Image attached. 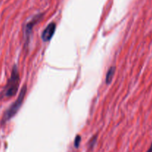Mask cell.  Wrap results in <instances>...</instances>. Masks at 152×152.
I'll list each match as a JSON object with an SVG mask.
<instances>
[{
	"label": "cell",
	"mask_w": 152,
	"mask_h": 152,
	"mask_svg": "<svg viewBox=\"0 0 152 152\" xmlns=\"http://www.w3.org/2000/svg\"><path fill=\"white\" fill-rule=\"evenodd\" d=\"M42 14L37 15V16H35V17L33 18V19L26 25L25 30V39H26V41H28V39H29L30 35H31L33 27L37 23V22L39 21V19L42 18Z\"/></svg>",
	"instance_id": "277c9868"
},
{
	"label": "cell",
	"mask_w": 152,
	"mask_h": 152,
	"mask_svg": "<svg viewBox=\"0 0 152 152\" xmlns=\"http://www.w3.org/2000/svg\"><path fill=\"white\" fill-rule=\"evenodd\" d=\"M115 67L112 66L109 68L106 74V77H105V83L106 84H110L112 81V79L114 77V74H115Z\"/></svg>",
	"instance_id": "5b68a950"
},
{
	"label": "cell",
	"mask_w": 152,
	"mask_h": 152,
	"mask_svg": "<svg viewBox=\"0 0 152 152\" xmlns=\"http://www.w3.org/2000/svg\"><path fill=\"white\" fill-rule=\"evenodd\" d=\"M147 152H152V142L151 144V146H150V148H148V150L147 151Z\"/></svg>",
	"instance_id": "ba28073f"
},
{
	"label": "cell",
	"mask_w": 152,
	"mask_h": 152,
	"mask_svg": "<svg viewBox=\"0 0 152 152\" xmlns=\"http://www.w3.org/2000/svg\"><path fill=\"white\" fill-rule=\"evenodd\" d=\"M55 30H56V24L54 22H50L43 31L42 34V39L44 42L50 41L54 34Z\"/></svg>",
	"instance_id": "3957f363"
},
{
	"label": "cell",
	"mask_w": 152,
	"mask_h": 152,
	"mask_svg": "<svg viewBox=\"0 0 152 152\" xmlns=\"http://www.w3.org/2000/svg\"><path fill=\"white\" fill-rule=\"evenodd\" d=\"M27 91V87L26 86H24L21 89V91L19 93V96H18L17 99L7 108L5 111V112L4 113V115L2 117V120H1V124H4L6 122H7L8 120H10V119L13 118L15 115L16 114V113L18 112V111L19 110V108L22 106V103L24 102V99H25V94H26Z\"/></svg>",
	"instance_id": "7a4b0ae2"
},
{
	"label": "cell",
	"mask_w": 152,
	"mask_h": 152,
	"mask_svg": "<svg viewBox=\"0 0 152 152\" xmlns=\"http://www.w3.org/2000/svg\"><path fill=\"white\" fill-rule=\"evenodd\" d=\"M19 73L18 71L17 66L16 65H13L12 68L11 74L7 81V84L4 86V89L1 93V98H10L13 97L17 93L18 88L19 86Z\"/></svg>",
	"instance_id": "6da1fadb"
},
{
	"label": "cell",
	"mask_w": 152,
	"mask_h": 152,
	"mask_svg": "<svg viewBox=\"0 0 152 152\" xmlns=\"http://www.w3.org/2000/svg\"><path fill=\"white\" fill-rule=\"evenodd\" d=\"M96 136H95L91 140L90 142H89V147H90V148H93L94 144L96 143Z\"/></svg>",
	"instance_id": "52a82bcc"
},
{
	"label": "cell",
	"mask_w": 152,
	"mask_h": 152,
	"mask_svg": "<svg viewBox=\"0 0 152 152\" xmlns=\"http://www.w3.org/2000/svg\"><path fill=\"white\" fill-rule=\"evenodd\" d=\"M80 142H81V137H80V135H78V136L76 137L75 140H74V146H75L76 148H78L79 145H80Z\"/></svg>",
	"instance_id": "8992f818"
}]
</instances>
